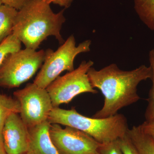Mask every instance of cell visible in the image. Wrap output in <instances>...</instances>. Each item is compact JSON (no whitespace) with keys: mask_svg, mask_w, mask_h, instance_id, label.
Segmentation results:
<instances>
[{"mask_svg":"<svg viewBox=\"0 0 154 154\" xmlns=\"http://www.w3.org/2000/svg\"><path fill=\"white\" fill-rule=\"evenodd\" d=\"M88 75L92 87L99 89L105 97L103 107L93 116L102 119L113 116L123 107L138 101V86L151 79L152 72L150 67L145 65L124 71L112 63L99 70L92 67Z\"/></svg>","mask_w":154,"mask_h":154,"instance_id":"6da1fadb","label":"cell"},{"mask_svg":"<svg viewBox=\"0 0 154 154\" xmlns=\"http://www.w3.org/2000/svg\"><path fill=\"white\" fill-rule=\"evenodd\" d=\"M50 5L42 0H30L18 11L12 33L25 48L36 50L49 36L61 45L64 42L60 30L66 21L65 9L54 13Z\"/></svg>","mask_w":154,"mask_h":154,"instance_id":"7a4b0ae2","label":"cell"},{"mask_svg":"<svg viewBox=\"0 0 154 154\" xmlns=\"http://www.w3.org/2000/svg\"><path fill=\"white\" fill-rule=\"evenodd\" d=\"M48 121L50 124L71 127L89 134L100 144L117 140L126 134L129 129L124 115L117 114L107 118L88 117L78 113L75 108L69 110L54 107Z\"/></svg>","mask_w":154,"mask_h":154,"instance_id":"3957f363","label":"cell"},{"mask_svg":"<svg viewBox=\"0 0 154 154\" xmlns=\"http://www.w3.org/2000/svg\"><path fill=\"white\" fill-rule=\"evenodd\" d=\"M91 45V40H87L76 46L74 36L71 35L55 51H45L44 63L33 83L46 89L62 72L74 70L75 58L80 54L90 51Z\"/></svg>","mask_w":154,"mask_h":154,"instance_id":"277c9868","label":"cell"},{"mask_svg":"<svg viewBox=\"0 0 154 154\" xmlns=\"http://www.w3.org/2000/svg\"><path fill=\"white\" fill-rule=\"evenodd\" d=\"M45 51L25 48L6 56L0 66V87L18 88L30 79L43 64Z\"/></svg>","mask_w":154,"mask_h":154,"instance_id":"5b68a950","label":"cell"},{"mask_svg":"<svg viewBox=\"0 0 154 154\" xmlns=\"http://www.w3.org/2000/svg\"><path fill=\"white\" fill-rule=\"evenodd\" d=\"M94 62L83 61L77 68L58 76L46 88L54 107L68 104L76 96L83 93H98L91 86L88 75Z\"/></svg>","mask_w":154,"mask_h":154,"instance_id":"8992f818","label":"cell"},{"mask_svg":"<svg viewBox=\"0 0 154 154\" xmlns=\"http://www.w3.org/2000/svg\"><path fill=\"white\" fill-rule=\"evenodd\" d=\"M14 95L20 103V117L28 128L47 121L54 107L46 89L29 83Z\"/></svg>","mask_w":154,"mask_h":154,"instance_id":"52a82bcc","label":"cell"},{"mask_svg":"<svg viewBox=\"0 0 154 154\" xmlns=\"http://www.w3.org/2000/svg\"><path fill=\"white\" fill-rule=\"evenodd\" d=\"M49 135L60 154H99L100 143L89 134L71 127L51 124Z\"/></svg>","mask_w":154,"mask_h":154,"instance_id":"ba28073f","label":"cell"},{"mask_svg":"<svg viewBox=\"0 0 154 154\" xmlns=\"http://www.w3.org/2000/svg\"><path fill=\"white\" fill-rule=\"evenodd\" d=\"M2 134L6 154L27 152L29 130L19 113H12L8 117L3 128Z\"/></svg>","mask_w":154,"mask_h":154,"instance_id":"9c48e42d","label":"cell"},{"mask_svg":"<svg viewBox=\"0 0 154 154\" xmlns=\"http://www.w3.org/2000/svg\"><path fill=\"white\" fill-rule=\"evenodd\" d=\"M51 124L46 121L28 128V154H60L50 137Z\"/></svg>","mask_w":154,"mask_h":154,"instance_id":"30bf717a","label":"cell"},{"mask_svg":"<svg viewBox=\"0 0 154 154\" xmlns=\"http://www.w3.org/2000/svg\"><path fill=\"white\" fill-rule=\"evenodd\" d=\"M127 134L140 154H154V141L143 132L140 125L128 129Z\"/></svg>","mask_w":154,"mask_h":154,"instance_id":"8fae6325","label":"cell"},{"mask_svg":"<svg viewBox=\"0 0 154 154\" xmlns=\"http://www.w3.org/2000/svg\"><path fill=\"white\" fill-rule=\"evenodd\" d=\"M18 11L5 5L0 6V43L13 33Z\"/></svg>","mask_w":154,"mask_h":154,"instance_id":"7c38bea8","label":"cell"},{"mask_svg":"<svg viewBox=\"0 0 154 154\" xmlns=\"http://www.w3.org/2000/svg\"><path fill=\"white\" fill-rule=\"evenodd\" d=\"M134 8L141 21L154 32V0H134Z\"/></svg>","mask_w":154,"mask_h":154,"instance_id":"4fadbf2b","label":"cell"},{"mask_svg":"<svg viewBox=\"0 0 154 154\" xmlns=\"http://www.w3.org/2000/svg\"><path fill=\"white\" fill-rule=\"evenodd\" d=\"M20 103L16 98L0 93V134H2L5 122L12 113H20Z\"/></svg>","mask_w":154,"mask_h":154,"instance_id":"5bb4252c","label":"cell"},{"mask_svg":"<svg viewBox=\"0 0 154 154\" xmlns=\"http://www.w3.org/2000/svg\"><path fill=\"white\" fill-rule=\"evenodd\" d=\"M22 42L12 33L0 43V66L6 56L21 49Z\"/></svg>","mask_w":154,"mask_h":154,"instance_id":"9a60e30c","label":"cell"},{"mask_svg":"<svg viewBox=\"0 0 154 154\" xmlns=\"http://www.w3.org/2000/svg\"><path fill=\"white\" fill-rule=\"evenodd\" d=\"M149 66L151 69L152 72L151 79L152 84L149 93L148 98L147 99L148 105L145 113L146 120H150L154 118V47L149 53Z\"/></svg>","mask_w":154,"mask_h":154,"instance_id":"2e32d148","label":"cell"},{"mask_svg":"<svg viewBox=\"0 0 154 154\" xmlns=\"http://www.w3.org/2000/svg\"><path fill=\"white\" fill-rule=\"evenodd\" d=\"M118 141L123 154H140L127 133L124 136L118 139Z\"/></svg>","mask_w":154,"mask_h":154,"instance_id":"e0dca14e","label":"cell"},{"mask_svg":"<svg viewBox=\"0 0 154 154\" xmlns=\"http://www.w3.org/2000/svg\"><path fill=\"white\" fill-rule=\"evenodd\" d=\"M99 154H123L118 140L108 143L100 144L99 148Z\"/></svg>","mask_w":154,"mask_h":154,"instance_id":"ac0fdd59","label":"cell"},{"mask_svg":"<svg viewBox=\"0 0 154 154\" xmlns=\"http://www.w3.org/2000/svg\"><path fill=\"white\" fill-rule=\"evenodd\" d=\"M3 5L8 6L19 11L30 0H0Z\"/></svg>","mask_w":154,"mask_h":154,"instance_id":"d6986e66","label":"cell"},{"mask_svg":"<svg viewBox=\"0 0 154 154\" xmlns=\"http://www.w3.org/2000/svg\"><path fill=\"white\" fill-rule=\"evenodd\" d=\"M140 126L143 132L149 136L154 141V118L146 120Z\"/></svg>","mask_w":154,"mask_h":154,"instance_id":"ffe728a7","label":"cell"},{"mask_svg":"<svg viewBox=\"0 0 154 154\" xmlns=\"http://www.w3.org/2000/svg\"><path fill=\"white\" fill-rule=\"evenodd\" d=\"M47 4L50 5L51 3L63 7L65 9L68 8L71 5L73 0H42Z\"/></svg>","mask_w":154,"mask_h":154,"instance_id":"44dd1931","label":"cell"},{"mask_svg":"<svg viewBox=\"0 0 154 154\" xmlns=\"http://www.w3.org/2000/svg\"><path fill=\"white\" fill-rule=\"evenodd\" d=\"M0 154H7L4 146L2 134H0Z\"/></svg>","mask_w":154,"mask_h":154,"instance_id":"7402d4cb","label":"cell"},{"mask_svg":"<svg viewBox=\"0 0 154 154\" xmlns=\"http://www.w3.org/2000/svg\"><path fill=\"white\" fill-rule=\"evenodd\" d=\"M2 5H3L2 3V2L0 1V6Z\"/></svg>","mask_w":154,"mask_h":154,"instance_id":"603a6c76","label":"cell"},{"mask_svg":"<svg viewBox=\"0 0 154 154\" xmlns=\"http://www.w3.org/2000/svg\"><path fill=\"white\" fill-rule=\"evenodd\" d=\"M20 154H28L27 152L24 153Z\"/></svg>","mask_w":154,"mask_h":154,"instance_id":"cb8c5ba5","label":"cell"}]
</instances>
